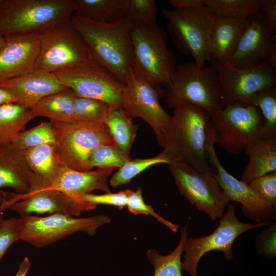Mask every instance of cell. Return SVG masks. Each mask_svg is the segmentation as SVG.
Instances as JSON below:
<instances>
[{"label":"cell","mask_w":276,"mask_h":276,"mask_svg":"<svg viewBox=\"0 0 276 276\" xmlns=\"http://www.w3.org/2000/svg\"><path fill=\"white\" fill-rule=\"evenodd\" d=\"M71 20L86 43L91 60L124 84L133 61L130 18L127 16L112 22L103 23L73 15Z\"/></svg>","instance_id":"cell-1"},{"label":"cell","mask_w":276,"mask_h":276,"mask_svg":"<svg viewBox=\"0 0 276 276\" xmlns=\"http://www.w3.org/2000/svg\"><path fill=\"white\" fill-rule=\"evenodd\" d=\"M210 118L200 108L182 104L174 109L167 147L174 158L215 174L208 152Z\"/></svg>","instance_id":"cell-2"},{"label":"cell","mask_w":276,"mask_h":276,"mask_svg":"<svg viewBox=\"0 0 276 276\" xmlns=\"http://www.w3.org/2000/svg\"><path fill=\"white\" fill-rule=\"evenodd\" d=\"M162 99L170 109L182 104L194 105L211 119L222 110L221 87L216 69L213 66L200 67L194 62L177 65Z\"/></svg>","instance_id":"cell-3"},{"label":"cell","mask_w":276,"mask_h":276,"mask_svg":"<svg viewBox=\"0 0 276 276\" xmlns=\"http://www.w3.org/2000/svg\"><path fill=\"white\" fill-rule=\"evenodd\" d=\"M165 35L157 22L133 24L130 31L132 70L154 85L166 88L172 81L177 65Z\"/></svg>","instance_id":"cell-4"},{"label":"cell","mask_w":276,"mask_h":276,"mask_svg":"<svg viewBox=\"0 0 276 276\" xmlns=\"http://www.w3.org/2000/svg\"><path fill=\"white\" fill-rule=\"evenodd\" d=\"M74 12L73 0H0V35L39 34Z\"/></svg>","instance_id":"cell-5"},{"label":"cell","mask_w":276,"mask_h":276,"mask_svg":"<svg viewBox=\"0 0 276 276\" xmlns=\"http://www.w3.org/2000/svg\"><path fill=\"white\" fill-rule=\"evenodd\" d=\"M170 35L178 50L200 67L211 61L210 36L216 18L206 6L194 10L164 8Z\"/></svg>","instance_id":"cell-6"},{"label":"cell","mask_w":276,"mask_h":276,"mask_svg":"<svg viewBox=\"0 0 276 276\" xmlns=\"http://www.w3.org/2000/svg\"><path fill=\"white\" fill-rule=\"evenodd\" d=\"M71 18L38 34L39 50L35 71L55 73L91 60L87 45Z\"/></svg>","instance_id":"cell-7"},{"label":"cell","mask_w":276,"mask_h":276,"mask_svg":"<svg viewBox=\"0 0 276 276\" xmlns=\"http://www.w3.org/2000/svg\"><path fill=\"white\" fill-rule=\"evenodd\" d=\"M58 155L69 168L88 171V160L95 150L104 145H116L104 123L51 121Z\"/></svg>","instance_id":"cell-8"},{"label":"cell","mask_w":276,"mask_h":276,"mask_svg":"<svg viewBox=\"0 0 276 276\" xmlns=\"http://www.w3.org/2000/svg\"><path fill=\"white\" fill-rule=\"evenodd\" d=\"M263 120L259 109L235 103L210 119L209 133L214 144L233 154H239L261 139Z\"/></svg>","instance_id":"cell-9"},{"label":"cell","mask_w":276,"mask_h":276,"mask_svg":"<svg viewBox=\"0 0 276 276\" xmlns=\"http://www.w3.org/2000/svg\"><path fill=\"white\" fill-rule=\"evenodd\" d=\"M164 89L154 85L132 68L124 83L123 108L131 117H139L147 122L159 145L166 149L170 136L172 116L160 104Z\"/></svg>","instance_id":"cell-10"},{"label":"cell","mask_w":276,"mask_h":276,"mask_svg":"<svg viewBox=\"0 0 276 276\" xmlns=\"http://www.w3.org/2000/svg\"><path fill=\"white\" fill-rule=\"evenodd\" d=\"M168 168L180 194L212 220L220 218L230 201L214 174L174 158Z\"/></svg>","instance_id":"cell-11"},{"label":"cell","mask_w":276,"mask_h":276,"mask_svg":"<svg viewBox=\"0 0 276 276\" xmlns=\"http://www.w3.org/2000/svg\"><path fill=\"white\" fill-rule=\"evenodd\" d=\"M53 73L77 96L104 102L112 108H123L124 84L93 60Z\"/></svg>","instance_id":"cell-12"},{"label":"cell","mask_w":276,"mask_h":276,"mask_svg":"<svg viewBox=\"0 0 276 276\" xmlns=\"http://www.w3.org/2000/svg\"><path fill=\"white\" fill-rule=\"evenodd\" d=\"M225 212L220 218L218 227L210 234L198 238L186 239L183 246L182 269L190 276H198L197 266L202 257L209 252L222 251L228 261L232 259V246L241 234L252 229L260 228L261 224L241 222L235 215L236 206L229 204Z\"/></svg>","instance_id":"cell-13"},{"label":"cell","mask_w":276,"mask_h":276,"mask_svg":"<svg viewBox=\"0 0 276 276\" xmlns=\"http://www.w3.org/2000/svg\"><path fill=\"white\" fill-rule=\"evenodd\" d=\"M22 217L21 240L36 247L49 245L78 231L93 236L99 227L110 222V217L103 214L85 218L62 213Z\"/></svg>","instance_id":"cell-14"},{"label":"cell","mask_w":276,"mask_h":276,"mask_svg":"<svg viewBox=\"0 0 276 276\" xmlns=\"http://www.w3.org/2000/svg\"><path fill=\"white\" fill-rule=\"evenodd\" d=\"M221 87L222 109L235 103L247 105L257 92L276 86V70L267 64L252 68H239L227 63L212 64Z\"/></svg>","instance_id":"cell-15"},{"label":"cell","mask_w":276,"mask_h":276,"mask_svg":"<svg viewBox=\"0 0 276 276\" xmlns=\"http://www.w3.org/2000/svg\"><path fill=\"white\" fill-rule=\"evenodd\" d=\"M276 36L268 31L264 14L250 17L227 63L236 68H252L267 64L276 68Z\"/></svg>","instance_id":"cell-16"},{"label":"cell","mask_w":276,"mask_h":276,"mask_svg":"<svg viewBox=\"0 0 276 276\" xmlns=\"http://www.w3.org/2000/svg\"><path fill=\"white\" fill-rule=\"evenodd\" d=\"M208 152L211 164L215 169L214 177L229 200L242 205L241 210L256 223L270 226L275 223L276 208L262 199L249 186L229 174L221 164L214 148V143L209 138Z\"/></svg>","instance_id":"cell-17"},{"label":"cell","mask_w":276,"mask_h":276,"mask_svg":"<svg viewBox=\"0 0 276 276\" xmlns=\"http://www.w3.org/2000/svg\"><path fill=\"white\" fill-rule=\"evenodd\" d=\"M3 200L0 211L9 208L20 216L32 213H62L78 216L86 208L64 193L55 189H44L24 195L1 191Z\"/></svg>","instance_id":"cell-18"},{"label":"cell","mask_w":276,"mask_h":276,"mask_svg":"<svg viewBox=\"0 0 276 276\" xmlns=\"http://www.w3.org/2000/svg\"><path fill=\"white\" fill-rule=\"evenodd\" d=\"M0 48V81L22 76L35 71L39 50L36 33H13L3 36Z\"/></svg>","instance_id":"cell-19"},{"label":"cell","mask_w":276,"mask_h":276,"mask_svg":"<svg viewBox=\"0 0 276 276\" xmlns=\"http://www.w3.org/2000/svg\"><path fill=\"white\" fill-rule=\"evenodd\" d=\"M2 188H10L18 195L44 189L30 168L25 149L14 142L0 144V189Z\"/></svg>","instance_id":"cell-20"},{"label":"cell","mask_w":276,"mask_h":276,"mask_svg":"<svg viewBox=\"0 0 276 276\" xmlns=\"http://www.w3.org/2000/svg\"><path fill=\"white\" fill-rule=\"evenodd\" d=\"M0 88L12 94L16 103L31 109L44 97L66 89L53 73L34 71L0 81Z\"/></svg>","instance_id":"cell-21"},{"label":"cell","mask_w":276,"mask_h":276,"mask_svg":"<svg viewBox=\"0 0 276 276\" xmlns=\"http://www.w3.org/2000/svg\"><path fill=\"white\" fill-rule=\"evenodd\" d=\"M116 169L114 167H105L80 171L65 166L55 182L48 188L64 193L84 206L87 211H90L95 208L84 202L82 197L95 190L111 192L108 180L109 175Z\"/></svg>","instance_id":"cell-22"},{"label":"cell","mask_w":276,"mask_h":276,"mask_svg":"<svg viewBox=\"0 0 276 276\" xmlns=\"http://www.w3.org/2000/svg\"><path fill=\"white\" fill-rule=\"evenodd\" d=\"M249 18L241 20L216 18L210 36L212 64L227 63Z\"/></svg>","instance_id":"cell-23"},{"label":"cell","mask_w":276,"mask_h":276,"mask_svg":"<svg viewBox=\"0 0 276 276\" xmlns=\"http://www.w3.org/2000/svg\"><path fill=\"white\" fill-rule=\"evenodd\" d=\"M27 162L44 187H50L65 167L58 155L56 144H45L25 149Z\"/></svg>","instance_id":"cell-24"},{"label":"cell","mask_w":276,"mask_h":276,"mask_svg":"<svg viewBox=\"0 0 276 276\" xmlns=\"http://www.w3.org/2000/svg\"><path fill=\"white\" fill-rule=\"evenodd\" d=\"M249 162L240 180L248 184L252 180L276 172V139L259 140L244 150Z\"/></svg>","instance_id":"cell-25"},{"label":"cell","mask_w":276,"mask_h":276,"mask_svg":"<svg viewBox=\"0 0 276 276\" xmlns=\"http://www.w3.org/2000/svg\"><path fill=\"white\" fill-rule=\"evenodd\" d=\"M73 4L75 15L110 23L128 16L130 0H73Z\"/></svg>","instance_id":"cell-26"},{"label":"cell","mask_w":276,"mask_h":276,"mask_svg":"<svg viewBox=\"0 0 276 276\" xmlns=\"http://www.w3.org/2000/svg\"><path fill=\"white\" fill-rule=\"evenodd\" d=\"M75 93L70 88L50 94L40 100L31 109L32 118L44 117L59 123L75 122L73 102Z\"/></svg>","instance_id":"cell-27"},{"label":"cell","mask_w":276,"mask_h":276,"mask_svg":"<svg viewBox=\"0 0 276 276\" xmlns=\"http://www.w3.org/2000/svg\"><path fill=\"white\" fill-rule=\"evenodd\" d=\"M104 123L107 125L116 145L124 154L130 157L139 126L133 123L132 117L123 108H112Z\"/></svg>","instance_id":"cell-28"},{"label":"cell","mask_w":276,"mask_h":276,"mask_svg":"<svg viewBox=\"0 0 276 276\" xmlns=\"http://www.w3.org/2000/svg\"><path fill=\"white\" fill-rule=\"evenodd\" d=\"M32 119L30 109L17 103L0 105V144L14 142Z\"/></svg>","instance_id":"cell-29"},{"label":"cell","mask_w":276,"mask_h":276,"mask_svg":"<svg viewBox=\"0 0 276 276\" xmlns=\"http://www.w3.org/2000/svg\"><path fill=\"white\" fill-rule=\"evenodd\" d=\"M216 18L241 20L260 11L261 0H205Z\"/></svg>","instance_id":"cell-30"},{"label":"cell","mask_w":276,"mask_h":276,"mask_svg":"<svg viewBox=\"0 0 276 276\" xmlns=\"http://www.w3.org/2000/svg\"><path fill=\"white\" fill-rule=\"evenodd\" d=\"M247 105L258 108L263 118L260 140L276 139V86L257 92L250 98Z\"/></svg>","instance_id":"cell-31"},{"label":"cell","mask_w":276,"mask_h":276,"mask_svg":"<svg viewBox=\"0 0 276 276\" xmlns=\"http://www.w3.org/2000/svg\"><path fill=\"white\" fill-rule=\"evenodd\" d=\"M188 235L186 228H182L179 244L172 252L167 255H162L153 248L147 250V259L154 268V276H182L181 256Z\"/></svg>","instance_id":"cell-32"},{"label":"cell","mask_w":276,"mask_h":276,"mask_svg":"<svg viewBox=\"0 0 276 276\" xmlns=\"http://www.w3.org/2000/svg\"><path fill=\"white\" fill-rule=\"evenodd\" d=\"M174 159V156L167 149L158 155L147 159L129 160L116 172L110 179V185L116 187L126 185L145 170L158 164H169Z\"/></svg>","instance_id":"cell-33"},{"label":"cell","mask_w":276,"mask_h":276,"mask_svg":"<svg viewBox=\"0 0 276 276\" xmlns=\"http://www.w3.org/2000/svg\"><path fill=\"white\" fill-rule=\"evenodd\" d=\"M113 108L107 103L94 99L75 95L73 102V112L75 121L104 123Z\"/></svg>","instance_id":"cell-34"},{"label":"cell","mask_w":276,"mask_h":276,"mask_svg":"<svg viewBox=\"0 0 276 276\" xmlns=\"http://www.w3.org/2000/svg\"><path fill=\"white\" fill-rule=\"evenodd\" d=\"M24 149L45 144H56V138L52 122H42L28 130L21 132L14 141Z\"/></svg>","instance_id":"cell-35"},{"label":"cell","mask_w":276,"mask_h":276,"mask_svg":"<svg viewBox=\"0 0 276 276\" xmlns=\"http://www.w3.org/2000/svg\"><path fill=\"white\" fill-rule=\"evenodd\" d=\"M116 145H104L100 146L90 155L88 165L90 169L94 167L120 168L130 160Z\"/></svg>","instance_id":"cell-36"},{"label":"cell","mask_w":276,"mask_h":276,"mask_svg":"<svg viewBox=\"0 0 276 276\" xmlns=\"http://www.w3.org/2000/svg\"><path fill=\"white\" fill-rule=\"evenodd\" d=\"M157 13V6L154 0H130L128 16L133 24L156 22Z\"/></svg>","instance_id":"cell-37"},{"label":"cell","mask_w":276,"mask_h":276,"mask_svg":"<svg viewBox=\"0 0 276 276\" xmlns=\"http://www.w3.org/2000/svg\"><path fill=\"white\" fill-rule=\"evenodd\" d=\"M22 216L3 219L0 223V261L13 243L21 239Z\"/></svg>","instance_id":"cell-38"},{"label":"cell","mask_w":276,"mask_h":276,"mask_svg":"<svg viewBox=\"0 0 276 276\" xmlns=\"http://www.w3.org/2000/svg\"><path fill=\"white\" fill-rule=\"evenodd\" d=\"M128 210L134 214L151 215L158 222L163 224L171 231L176 232L179 226L165 219L158 214L151 207L146 204L143 198L142 189L139 187L136 191H133L128 198L127 206Z\"/></svg>","instance_id":"cell-39"},{"label":"cell","mask_w":276,"mask_h":276,"mask_svg":"<svg viewBox=\"0 0 276 276\" xmlns=\"http://www.w3.org/2000/svg\"><path fill=\"white\" fill-rule=\"evenodd\" d=\"M133 191L125 190L118 193H105L103 194L96 195L92 193L84 195L82 200L94 206L97 208L100 204L109 205L117 207L122 210L127 206L128 198Z\"/></svg>","instance_id":"cell-40"},{"label":"cell","mask_w":276,"mask_h":276,"mask_svg":"<svg viewBox=\"0 0 276 276\" xmlns=\"http://www.w3.org/2000/svg\"><path fill=\"white\" fill-rule=\"evenodd\" d=\"M248 185L262 199L276 208V172L256 178Z\"/></svg>","instance_id":"cell-41"},{"label":"cell","mask_w":276,"mask_h":276,"mask_svg":"<svg viewBox=\"0 0 276 276\" xmlns=\"http://www.w3.org/2000/svg\"><path fill=\"white\" fill-rule=\"evenodd\" d=\"M262 232L256 239L257 251L261 255L274 259L276 257V225L275 223Z\"/></svg>","instance_id":"cell-42"},{"label":"cell","mask_w":276,"mask_h":276,"mask_svg":"<svg viewBox=\"0 0 276 276\" xmlns=\"http://www.w3.org/2000/svg\"><path fill=\"white\" fill-rule=\"evenodd\" d=\"M260 12L264 15L268 31L276 36V1L261 0Z\"/></svg>","instance_id":"cell-43"},{"label":"cell","mask_w":276,"mask_h":276,"mask_svg":"<svg viewBox=\"0 0 276 276\" xmlns=\"http://www.w3.org/2000/svg\"><path fill=\"white\" fill-rule=\"evenodd\" d=\"M168 3L175 8L194 10L205 6V0H169Z\"/></svg>","instance_id":"cell-44"},{"label":"cell","mask_w":276,"mask_h":276,"mask_svg":"<svg viewBox=\"0 0 276 276\" xmlns=\"http://www.w3.org/2000/svg\"><path fill=\"white\" fill-rule=\"evenodd\" d=\"M31 267L29 258L25 257L19 264L18 271L15 276H26Z\"/></svg>","instance_id":"cell-45"},{"label":"cell","mask_w":276,"mask_h":276,"mask_svg":"<svg viewBox=\"0 0 276 276\" xmlns=\"http://www.w3.org/2000/svg\"><path fill=\"white\" fill-rule=\"evenodd\" d=\"M16 102L15 97L8 91L0 88V105Z\"/></svg>","instance_id":"cell-46"},{"label":"cell","mask_w":276,"mask_h":276,"mask_svg":"<svg viewBox=\"0 0 276 276\" xmlns=\"http://www.w3.org/2000/svg\"><path fill=\"white\" fill-rule=\"evenodd\" d=\"M4 43V37L0 35V48L2 47Z\"/></svg>","instance_id":"cell-47"},{"label":"cell","mask_w":276,"mask_h":276,"mask_svg":"<svg viewBox=\"0 0 276 276\" xmlns=\"http://www.w3.org/2000/svg\"><path fill=\"white\" fill-rule=\"evenodd\" d=\"M3 214L2 211H0V223L2 222V221L3 220Z\"/></svg>","instance_id":"cell-48"},{"label":"cell","mask_w":276,"mask_h":276,"mask_svg":"<svg viewBox=\"0 0 276 276\" xmlns=\"http://www.w3.org/2000/svg\"><path fill=\"white\" fill-rule=\"evenodd\" d=\"M2 200H3V195L1 193V191H0V204L2 203Z\"/></svg>","instance_id":"cell-49"}]
</instances>
